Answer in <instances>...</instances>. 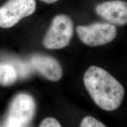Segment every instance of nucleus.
I'll list each match as a JSON object with an SVG mask.
<instances>
[{"mask_svg":"<svg viewBox=\"0 0 127 127\" xmlns=\"http://www.w3.org/2000/svg\"><path fill=\"white\" fill-rule=\"evenodd\" d=\"M83 79L85 88L96 105L107 111H115L120 107L124 89L108 71L91 66L85 72Z\"/></svg>","mask_w":127,"mask_h":127,"instance_id":"f257e3e1","label":"nucleus"},{"mask_svg":"<svg viewBox=\"0 0 127 127\" xmlns=\"http://www.w3.org/2000/svg\"><path fill=\"white\" fill-rule=\"evenodd\" d=\"M73 23L65 15H58L52 20L44 39V45L48 49H61L69 44L73 35Z\"/></svg>","mask_w":127,"mask_h":127,"instance_id":"f03ea898","label":"nucleus"},{"mask_svg":"<svg viewBox=\"0 0 127 127\" xmlns=\"http://www.w3.org/2000/svg\"><path fill=\"white\" fill-rule=\"evenodd\" d=\"M78 36L84 44L90 47L105 45L115 39L117 28L113 24L107 23H95L77 27Z\"/></svg>","mask_w":127,"mask_h":127,"instance_id":"7ed1b4c3","label":"nucleus"},{"mask_svg":"<svg viewBox=\"0 0 127 127\" xmlns=\"http://www.w3.org/2000/svg\"><path fill=\"white\" fill-rule=\"evenodd\" d=\"M35 8V0H9L0 8V27H11L34 13Z\"/></svg>","mask_w":127,"mask_h":127,"instance_id":"20e7f679","label":"nucleus"},{"mask_svg":"<svg viewBox=\"0 0 127 127\" xmlns=\"http://www.w3.org/2000/svg\"><path fill=\"white\" fill-rule=\"evenodd\" d=\"M35 104L28 95L22 94L16 97L9 109L5 127H25L32 118Z\"/></svg>","mask_w":127,"mask_h":127,"instance_id":"39448f33","label":"nucleus"},{"mask_svg":"<svg viewBox=\"0 0 127 127\" xmlns=\"http://www.w3.org/2000/svg\"><path fill=\"white\" fill-rule=\"evenodd\" d=\"M100 17L113 25L127 24V2L123 1H110L98 4L95 8Z\"/></svg>","mask_w":127,"mask_h":127,"instance_id":"423d86ee","label":"nucleus"},{"mask_svg":"<svg viewBox=\"0 0 127 127\" xmlns=\"http://www.w3.org/2000/svg\"><path fill=\"white\" fill-rule=\"evenodd\" d=\"M31 64L44 77L52 81L60 80L63 75L60 63L51 57L36 55L31 59Z\"/></svg>","mask_w":127,"mask_h":127,"instance_id":"0eeeda50","label":"nucleus"},{"mask_svg":"<svg viewBox=\"0 0 127 127\" xmlns=\"http://www.w3.org/2000/svg\"><path fill=\"white\" fill-rule=\"evenodd\" d=\"M17 78V72L15 68L9 64H4L0 65V84L3 85L12 84Z\"/></svg>","mask_w":127,"mask_h":127,"instance_id":"6e6552de","label":"nucleus"},{"mask_svg":"<svg viewBox=\"0 0 127 127\" xmlns=\"http://www.w3.org/2000/svg\"><path fill=\"white\" fill-rule=\"evenodd\" d=\"M9 64L13 66L17 72V74L18 73L19 75L21 77H27L31 72V68L29 65L24 63L23 62L12 60Z\"/></svg>","mask_w":127,"mask_h":127,"instance_id":"1a4fd4ad","label":"nucleus"},{"mask_svg":"<svg viewBox=\"0 0 127 127\" xmlns=\"http://www.w3.org/2000/svg\"><path fill=\"white\" fill-rule=\"evenodd\" d=\"M81 127H105L102 123L91 116H87L83 118L80 124Z\"/></svg>","mask_w":127,"mask_h":127,"instance_id":"9d476101","label":"nucleus"},{"mask_svg":"<svg viewBox=\"0 0 127 127\" xmlns=\"http://www.w3.org/2000/svg\"><path fill=\"white\" fill-rule=\"evenodd\" d=\"M61 126V124L56 119L51 117L44 119L39 125L41 127H60Z\"/></svg>","mask_w":127,"mask_h":127,"instance_id":"9b49d317","label":"nucleus"},{"mask_svg":"<svg viewBox=\"0 0 127 127\" xmlns=\"http://www.w3.org/2000/svg\"><path fill=\"white\" fill-rule=\"evenodd\" d=\"M41 1L47 3V4H52V3H54L57 2V1H58V0H41Z\"/></svg>","mask_w":127,"mask_h":127,"instance_id":"f8f14e48","label":"nucleus"},{"mask_svg":"<svg viewBox=\"0 0 127 127\" xmlns=\"http://www.w3.org/2000/svg\"><path fill=\"white\" fill-rule=\"evenodd\" d=\"M0 65H1V64H0Z\"/></svg>","mask_w":127,"mask_h":127,"instance_id":"ddd939ff","label":"nucleus"}]
</instances>
